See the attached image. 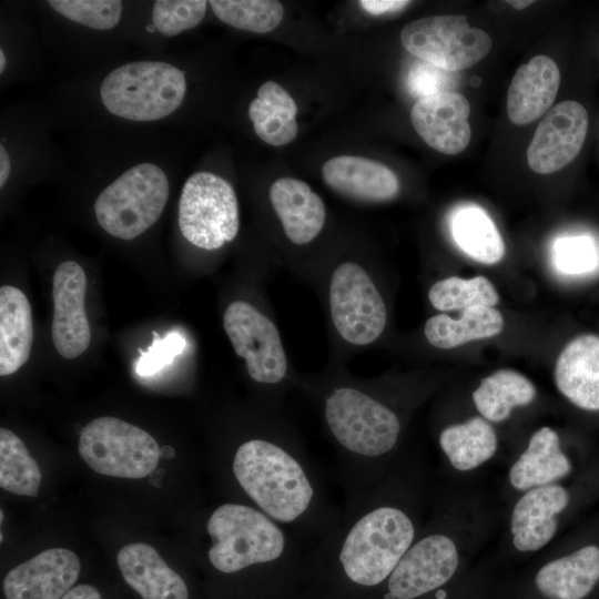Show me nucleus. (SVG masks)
<instances>
[{"mask_svg": "<svg viewBox=\"0 0 599 599\" xmlns=\"http://www.w3.org/2000/svg\"><path fill=\"white\" fill-rule=\"evenodd\" d=\"M322 173L333 191L358 201H389L399 191L398 177L388 166L363 156L332 158L323 164Z\"/></svg>", "mask_w": 599, "mask_h": 599, "instance_id": "f3484780", "label": "nucleus"}, {"mask_svg": "<svg viewBox=\"0 0 599 599\" xmlns=\"http://www.w3.org/2000/svg\"><path fill=\"white\" fill-rule=\"evenodd\" d=\"M61 599H101V595L91 585H78L71 588Z\"/></svg>", "mask_w": 599, "mask_h": 599, "instance_id": "58836bf2", "label": "nucleus"}, {"mask_svg": "<svg viewBox=\"0 0 599 599\" xmlns=\"http://www.w3.org/2000/svg\"><path fill=\"white\" fill-rule=\"evenodd\" d=\"M551 263L564 277L593 276L599 272V245L590 235H562L552 244Z\"/></svg>", "mask_w": 599, "mask_h": 599, "instance_id": "473e14b6", "label": "nucleus"}, {"mask_svg": "<svg viewBox=\"0 0 599 599\" xmlns=\"http://www.w3.org/2000/svg\"><path fill=\"white\" fill-rule=\"evenodd\" d=\"M146 29L149 32H154L156 30L155 26L152 23V24H148L146 26Z\"/></svg>", "mask_w": 599, "mask_h": 599, "instance_id": "37998d69", "label": "nucleus"}, {"mask_svg": "<svg viewBox=\"0 0 599 599\" xmlns=\"http://www.w3.org/2000/svg\"><path fill=\"white\" fill-rule=\"evenodd\" d=\"M58 13L95 30L114 28L121 18L122 2L118 0H50Z\"/></svg>", "mask_w": 599, "mask_h": 599, "instance_id": "72a5a7b5", "label": "nucleus"}, {"mask_svg": "<svg viewBox=\"0 0 599 599\" xmlns=\"http://www.w3.org/2000/svg\"><path fill=\"white\" fill-rule=\"evenodd\" d=\"M328 301L333 325L347 343L368 345L384 332L385 302L369 274L356 262H344L333 271Z\"/></svg>", "mask_w": 599, "mask_h": 599, "instance_id": "1a4fd4ad", "label": "nucleus"}, {"mask_svg": "<svg viewBox=\"0 0 599 599\" xmlns=\"http://www.w3.org/2000/svg\"><path fill=\"white\" fill-rule=\"evenodd\" d=\"M559 84V68L547 55H536L520 65L507 94L510 121L525 125L547 113L555 102Z\"/></svg>", "mask_w": 599, "mask_h": 599, "instance_id": "a211bd4d", "label": "nucleus"}, {"mask_svg": "<svg viewBox=\"0 0 599 599\" xmlns=\"http://www.w3.org/2000/svg\"><path fill=\"white\" fill-rule=\"evenodd\" d=\"M4 65H6V58H4L3 51L0 50V72L1 73L4 70Z\"/></svg>", "mask_w": 599, "mask_h": 599, "instance_id": "79ce46f5", "label": "nucleus"}, {"mask_svg": "<svg viewBox=\"0 0 599 599\" xmlns=\"http://www.w3.org/2000/svg\"><path fill=\"white\" fill-rule=\"evenodd\" d=\"M438 443L450 465L461 471L471 470L489 460L498 446L495 429L480 417L444 428Z\"/></svg>", "mask_w": 599, "mask_h": 599, "instance_id": "cd10ccee", "label": "nucleus"}, {"mask_svg": "<svg viewBox=\"0 0 599 599\" xmlns=\"http://www.w3.org/2000/svg\"><path fill=\"white\" fill-rule=\"evenodd\" d=\"M169 197V181L155 164L141 163L109 184L94 202L99 225L110 235L133 240L161 216Z\"/></svg>", "mask_w": 599, "mask_h": 599, "instance_id": "39448f33", "label": "nucleus"}, {"mask_svg": "<svg viewBox=\"0 0 599 599\" xmlns=\"http://www.w3.org/2000/svg\"><path fill=\"white\" fill-rule=\"evenodd\" d=\"M87 277L73 261L61 263L53 275L52 297L54 314L52 341L60 356L72 359L87 351L91 328L85 313Z\"/></svg>", "mask_w": 599, "mask_h": 599, "instance_id": "ddd939ff", "label": "nucleus"}, {"mask_svg": "<svg viewBox=\"0 0 599 599\" xmlns=\"http://www.w3.org/2000/svg\"><path fill=\"white\" fill-rule=\"evenodd\" d=\"M81 570L78 556L65 548H51L12 568L3 580L7 599H61Z\"/></svg>", "mask_w": 599, "mask_h": 599, "instance_id": "2eb2a0df", "label": "nucleus"}, {"mask_svg": "<svg viewBox=\"0 0 599 599\" xmlns=\"http://www.w3.org/2000/svg\"><path fill=\"white\" fill-rule=\"evenodd\" d=\"M384 479L346 501L336 529L315 548L314 565L351 587L373 588L389 578L416 539L412 511Z\"/></svg>", "mask_w": 599, "mask_h": 599, "instance_id": "f257e3e1", "label": "nucleus"}, {"mask_svg": "<svg viewBox=\"0 0 599 599\" xmlns=\"http://www.w3.org/2000/svg\"><path fill=\"white\" fill-rule=\"evenodd\" d=\"M569 502L567 490L547 485L527 490L511 514L512 544L519 551H536L546 546L557 531V515Z\"/></svg>", "mask_w": 599, "mask_h": 599, "instance_id": "dca6fc26", "label": "nucleus"}, {"mask_svg": "<svg viewBox=\"0 0 599 599\" xmlns=\"http://www.w3.org/2000/svg\"><path fill=\"white\" fill-rule=\"evenodd\" d=\"M587 110L567 100L552 106L540 121L527 149L529 167L539 174L557 172L572 162L586 140Z\"/></svg>", "mask_w": 599, "mask_h": 599, "instance_id": "f8f14e48", "label": "nucleus"}, {"mask_svg": "<svg viewBox=\"0 0 599 599\" xmlns=\"http://www.w3.org/2000/svg\"><path fill=\"white\" fill-rule=\"evenodd\" d=\"M184 73L160 61H136L110 72L101 84V100L112 114L132 121L167 116L182 103Z\"/></svg>", "mask_w": 599, "mask_h": 599, "instance_id": "20e7f679", "label": "nucleus"}, {"mask_svg": "<svg viewBox=\"0 0 599 599\" xmlns=\"http://www.w3.org/2000/svg\"><path fill=\"white\" fill-rule=\"evenodd\" d=\"M206 7L204 0H158L153 6V24L162 34L174 37L196 27Z\"/></svg>", "mask_w": 599, "mask_h": 599, "instance_id": "f704fd0d", "label": "nucleus"}, {"mask_svg": "<svg viewBox=\"0 0 599 599\" xmlns=\"http://www.w3.org/2000/svg\"><path fill=\"white\" fill-rule=\"evenodd\" d=\"M453 240L467 256L483 264H495L505 254V243L489 214L480 206L456 207L449 221Z\"/></svg>", "mask_w": 599, "mask_h": 599, "instance_id": "a878e982", "label": "nucleus"}, {"mask_svg": "<svg viewBox=\"0 0 599 599\" xmlns=\"http://www.w3.org/2000/svg\"><path fill=\"white\" fill-rule=\"evenodd\" d=\"M504 328L501 313L489 306H474L463 309L461 317L454 319L438 314L427 319L424 333L430 345L449 349L467 342L499 334Z\"/></svg>", "mask_w": 599, "mask_h": 599, "instance_id": "bb28decb", "label": "nucleus"}, {"mask_svg": "<svg viewBox=\"0 0 599 599\" xmlns=\"http://www.w3.org/2000/svg\"><path fill=\"white\" fill-rule=\"evenodd\" d=\"M535 397L534 384L522 374L511 369L493 373L484 378L473 393L478 412L495 423L507 419L512 408L528 405Z\"/></svg>", "mask_w": 599, "mask_h": 599, "instance_id": "c85d7f7f", "label": "nucleus"}, {"mask_svg": "<svg viewBox=\"0 0 599 599\" xmlns=\"http://www.w3.org/2000/svg\"><path fill=\"white\" fill-rule=\"evenodd\" d=\"M430 304L438 311L465 309L474 306L494 307L499 296L485 276L460 278L450 276L436 282L428 292Z\"/></svg>", "mask_w": 599, "mask_h": 599, "instance_id": "7c9ffc66", "label": "nucleus"}, {"mask_svg": "<svg viewBox=\"0 0 599 599\" xmlns=\"http://www.w3.org/2000/svg\"><path fill=\"white\" fill-rule=\"evenodd\" d=\"M454 72L437 68L428 62L417 64L408 74V88L417 97L448 91Z\"/></svg>", "mask_w": 599, "mask_h": 599, "instance_id": "e433bc0d", "label": "nucleus"}, {"mask_svg": "<svg viewBox=\"0 0 599 599\" xmlns=\"http://www.w3.org/2000/svg\"><path fill=\"white\" fill-rule=\"evenodd\" d=\"M570 470V461L560 449L557 433L542 427L531 436L527 449L511 466L509 481L517 490H529L550 485Z\"/></svg>", "mask_w": 599, "mask_h": 599, "instance_id": "b1692460", "label": "nucleus"}, {"mask_svg": "<svg viewBox=\"0 0 599 599\" xmlns=\"http://www.w3.org/2000/svg\"><path fill=\"white\" fill-rule=\"evenodd\" d=\"M326 430L336 449L338 476L349 501L379 484L398 446V414L363 386L331 385L321 394Z\"/></svg>", "mask_w": 599, "mask_h": 599, "instance_id": "f03ea898", "label": "nucleus"}, {"mask_svg": "<svg viewBox=\"0 0 599 599\" xmlns=\"http://www.w3.org/2000/svg\"><path fill=\"white\" fill-rule=\"evenodd\" d=\"M223 326L234 352L245 359L250 378L278 388L288 363L276 325L248 302L234 301L224 312Z\"/></svg>", "mask_w": 599, "mask_h": 599, "instance_id": "9d476101", "label": "nucleus"}, {"mask_svg": "<svg viewBox=\"0 0 599 599\" xmlns=\"http://www.w3.org/2000/svg\"><path fill=\"white\" fill-rule=\"evenodd\" d=\"M599 580V547L586 546L542 566L536 586L550 599H582Z\"/></svg>", "mask_w": 599, "mask_h": 599, "instance_id": "4be33fe9", "label": "nucleus"}, {"mask_svg": "<svg viewBox=\"0 0 599 599\" xmlns=\"http://www.w3.org/2000/svg\"><path fill=\"white\" fill-rule=\"evenodd\" d=\"M116 561L125 582L143 599H189L182 577L152 546L129 544L119 550Z\"/></svg>", "mask_w": 599, "mask_h": 599, "instance_id": "412c9836", "label": "nucleus"}, {"mask_svg": "<svg viewBox=\"0 0 599 599\" xmlns=\"http://www.w3.org/2000/svg\"><path fill=\"white\" fill-rule=\"evenodd\" d=\"M297 106L290 93L274 81L263 83L248 105L254 131L265 143L281 146L292 142L298 132Z\"/></svg>", "mask_w": 599, "mask_h": 599, "instance_id": "393cba45", "label": "nucleus"}, {"mask_svg": "<svg viewBox=\"0 0 599 599\" xmlns=\"http://www.w3.org/2000/svg\"><path fill=\"white\" fill-rule=\"evenodd\" d=\"M11 162L3 145H0V186L2 187L10 174Z\"/></svg>", "mask_w": 599, "mask_h": 599, "instance_id": "ea45409f", "label": "nucleus"}, {"mask_svg": "<svg viewBox=\"0 0 599 599\" xmlns=\"http://www.w3.org/2000/svg\"><path fill=\"white\" fill-rule=\"evenodd\" d=\"M78 450L95 473L132 479L149 476L161 457L148 432L112 416L91 420L80 435Z\"/></svg>", "mask_w": 599, "mask_h": 599, "instance_id": "423d86ee", "label": "nucleus"}, {"mask_svg": "<svg viewBox=\"0 0 599 599\" xmlns=\"http://www.w3.org/2000/svg\"><path fill=\"white\" fill-rule=\"evenodd\" d=\"M41 483L40 468L23 441L11 430L0 429V486L20 496L34 497Z\"/></svg>", "mask_w": 599, "mask_h": 599, "instance_id": "c756f323", "label": "nucleus"}, {"mask_svg": "<svg viewBox=\"0 0 599 599\" xmlns=\"http://www.w3.org/2000/svg\"><path fill=\"white\" fill-rule=\"evenodd\" d=\"M359 3L363 9L372 14H384L402 10L410 2L404 0H362Z\"/></svg>", "mask_w": 599, "mask_h": 599, "instance_id": "4c0bfd02", "label": "nucleus"}, {"mask_svg": "<svg viewBox=\"0 0 599 599\" xmlns=\"http://www.w3.org/2000/svg\"><path fill=\"white\" fill-rule=\"evenodd\" d=\"M0 517H1V522H2L3 521V512H2V510L0 512Z\"/></svg>", "mask_w": 599, "mask_h": 599, "instance_id": "c03bdc74", "label": "nucleus"}, {"mask_svg": "<svg viewBox=\"0 0 599 599\" xmlns=\"http://www.w3.org/2000/svg\"><path fill=\"white\" fill-rule=\"evenodd\" d=\"M33 341L31 306L11 285L0 288V375L16 373L29 359Z\"/></svg>", "mask_w": 599, "mask_h": 599, "instance_id": "5701e85b", "label": "nucleus"}, {"mask_svg": "<svg viewBox=\"0 0 599 599\" xmlns=\"http://www.w3.org/2000/svg\"><path fill=\"white\" fill-rule=\"evenodd\" d=\"M468 100L455 91L420 98L412 108L410 121L418 135L434 150L455 155L469 144Z\"/></svg>", "mask_w": 599, "mask_h": 599, "instance_id": "4468645a", "label": "nucleus"}, {"mask_svg": "<svg viewBox=\"0 0 599 599\" xmlns=\"http://www.w3.org/2000/svg\"><path fill=\"white\" fill-rule=\"evenodd\" d=\"M455 541L443 532L416 538L387 579L384 599H415L445 585L456 572Z\"/></svg>", "mask_w": 599, "mask_h": 599, "instance_id": "9b49d317", "label": "nucleus"}, {"mask_svg": "<svg viewBox=\"0 0 599 599\" xmlns=\"http://www.w3.org/2000/svg\"><path fill=\"white\" fill-rule=\"evenodd\" d=\"M555 382L577 407L599 410V336L579 335L565 346L556 362Z\"/></svg>", "mask_w": 599, "mask_h": 599, "instance_id": "6ab92c4d", "label": "nucleus"}, {"mask_svg": "<svg viewBox=\"0 0 599 599\" xmlns=\"http://www.w3.org/2000/svg\"><path fill=\"white\" fill-rule=\"evenodd\" d=\"M508 3H510L517 10H522V9L527 8L528 6H530L531 3H534V1H531V0H512V1H508Z\"/></svg>", "mask_w": 599, "mask_h": 599, "instance_id": "a19ab883", "label": "nucleus"}, {"mask_svg": "<svg viewBox=\"0 0 599 599\" xmlns=\"http://www.w3.org/2000/svg\"><path fill=\"white\" fill-rule=\"evenodd\" d=\"M154 333V341L152 345L145 351L140 353L138 358L135 370L140 376H152L165 366L170 365L173 359L180 355L185 347L184 337L176 333L171 332L166 336L160 338Z\"/></svg>", "mask_w": 599, "mask_h": 599, "instance_id": "c9c22d12", "label": "nucleus"}, {"mask_svg": "<svg viewBox=\"0 0 599 599\" xmlns=\"http://www.w3.org/2000/svg\"><path fill=\"white\" fill-rule=\"evenodd\" d=\"M179 226L191 244L203 250H217L233 241L240 216L232 185L210 172L191 175L179 201Z\"/></svg>", "mask_w": 599, "mask_h": 599, "instance_id": "0eeeda50", "label": "nucleus"}, {"mask_svg": "<svg viewBox=\"0 0 599 599\" xmlns=\"http://www.w3.org/2000/svg\"><path fill=\"white\" fill-rule=\"evenodd\" d=\"M207 562L217 572L261 570L291 578L304 564L294 534L262 511L240 502L217 506L205 521Z\"/></svg>", "mask_w": 599, "mask_h": 599, "instance_id": "7ed1b4c3", "label": "nucleus"}, {"mask_svg": "<svg viewBox=\"0 0 599 599\" xmlns=\"http://www.w3.org/2000/svg\"><path fill=\"white\" fill-rule=\"evenodd\" d=\"M209 3L224 23L255 33L274 30L284 16L283 6L276 0H212Z\"/></svg>", "mask_w": 599, "mask_h": 599, "instance_id": "2f4dec72", "label": "nucleus"}, {"mask_svg": "<svg viewBox=\"0 0 599 599\" xmlns=\"http://www.w3.org/2000/svg\"><path fill=\"white\" fill-rule=\"evenodd\" d=\"M270 200L293 244H308L321 233L326 219L325 204L307 183L293 177L278 179L270 189Z\"/></svg>", "mask_w": 599, "mask_h": 599, "instance_id": "aec40b11", "label": "nucleus"}, {"mask_svg": "<svg viewBox=\"0 0 599 599\" xmlns=\"http://www.w3.org/2000/svg\"><path fill=\"white\" fill-rule=\"evenodd\" d=\"M413 55L449 72L473 67L491 49L489 34L470 27L465 16H432L407 23L400 31Z\"/></svg>", "mask_w": 599, "mask_h": 599, "instance_id": "6e6552de", "label": "nucleus"}]
</instances>
